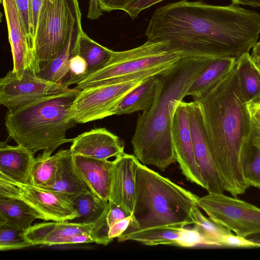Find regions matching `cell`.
Masks as SVG:
<instances>
[{
  "instance_id": "obj_43",
  "label": "cell",
  "mask_w": 260,
  "mask_h": 260,
  "mask_svg": "<svg viewBox=\"0 0 260 260\" xmlns=\"http://www.w3.org/2000/svg\"><path fill=\"white\" fill-rule=\"evenodd\" d=\"M252 48V57L255 58L260 57V41L256 42Z\"/></svg>"
},
{
  "instance_id": "obj_26",
  "label": "cell",
  "mask_w": 260,
  "mask_h": 260,
  "mask_svg": "<svg viewBox=\"0 0 260 260\" xmlns=\"http://www.w3.org/2000/svg\"><path fill=\"white\" fill-rule=\"evenodd\" d=\"M240 88L247 104L260 100V70L249 52L237 59Z\"/></svg>"
},
{
  "instance_id": "obj_16",
  "label": "cell",
  "mask_w": 260,
  "mask_h": 260,
  "mask_svg": "<svg viewBox=\"0 0 260 260\" xmlns=\"http://www.w3.org/2000/svg\"><path fill=\"white\" fill-rule=\"evenodd\" d=\"M110 196L111 201L128 214L133 212L136 196V175L140 161L134 155L123 153L113 160Z\"/></svg>"
},
{
  "instance_id": "obj_15",
  "label": "cell",
  "mask_w": 260,
  "mask_h": 260,
  "mask_svg": "<svg viewBox=\"0 0 260 260\" xmlns=\"http://www.w3.org/2000/svg\"><path fill=\"white\" fill-rule=\"evenodd\" d=\"M117 239L119 242L135 241L149 246L167 245L184 248L204 246L202 238L196 231L184 227L126 230Z\"/></svg>"
},
{
  "instance_id": "obj_29",
  "label": "cell",
  "mask_w": 260,
  "mask_h": 260,
  "mask_svg": "<svg viewBox=\"0 0 260 260\" xmlns=\"http://www.w3.org/2000/svg\"><path fill=\"white\" fill-rule=\"evenodd\" d=\"M71 200L77 216L70 221L85 224L95 222L103 214L108 203L90 190L83 192Z\"/></svg>"
},
{
  "instance_id": "obj_4",
  "label": "cell",
  "mask_w": 260,
  "mask_h": 260,
  "mask_svg": "<svg viewBox=\"0 0 260 260\" xmlns=\"http://www.w3.org/2000/svg\"><path fill=\"white\" fill-rule=\"evenodd\" d=\"M80 90L74 88L8 110L5 124L9 137L18 145L52 154L64 143L68 131L77 123L71 113Z\"/></svg>"
},
{
  "instance_id": "obj_3",
  "label": "cell",
  "mask_w": 260,
  "mask_h": 260,
  "mask_svg": "<svg viewBox=\"0 0 260 260\" xmlns=\"http://www.w3.org/2000/svg\"><path fill=\"white\" fill-rule=\"evenodd\" d=\"M213 58L183 57L173 68L159 75V92L152 106L138 116L131 140L134 155L142 164L165 171L176 161L172 139L175 110Z\"/></svg>"
},
{
  "instance_id": "obj_34",
  "label": "cell",
  "mask_w": 260,
  "mask_h": 260,
  "mask_svg": "<svg viewBox=\"0 0 260 260\" xmlns=\"http://www.w3.org/2000/svg\"><path fill=\"white\" fill-rule=\"evenodd\" d=\"M87 71L86 61L77 53L76 50L70 60L69 74L66 85L69 87L71 85L77 84L84 78Z\"/></svg>"
},
{
  "instance_id": "obj_42",
  "label": "cell",
  "mask_w": 260,
  "mask_h": 260,
  "mask_svg": "<svg viewBox=\"0 0 260 260\" xmlns=\"http://www.w3.org/2000/svg\"><path fill=\"white\" fill-rule=\"evenodd\" d=\"M232 4L249 5L254 7H260V0H231Z\"/></svg>"
},
{
  "instance_id": "obj_13",
  "label": "cell",
  "mask_w": 260,
  "mask_h": 260,
  "mask_svg": "<svg viewBox=\"0 0 260 260\" xmlns=\"http://www.w3.org/2000/svg\"><path fill=\"white\" fill-rule=\"evenodd\" d=\"M172 139L176 161L186 179L206 189V184L196 161L188 120L186 102L177 106L173 118Z\"/></svg>"
},
{
  "instance_id": "obj_36",
  "label": "cell",
  "mask_w": 260,
  "mask_h": 260,
  "mask_svg": "<svg viewBox=\"0 0 260 260\" xmlns=\"http://www.w3.org/2000/svg\"><path fill=\"white\" fill-rule=\"evenodd\" d=\"M25 35L31 45L29 20V0H14Z\"/></svg>"
},
{
  "instance_id": "obj_5",
  "label": "cell",
  "mask_w": 260,
  "mask_h": 260,
  "mask_svg": "<svg viewBox=\"0 0 260 260\" xmlns=\"http://www.w3.org/2000/svg\"><path fill=\"white\" fill-rule=\"evenodd\" d=\"M199 197L169 179L139 162L136 175V196L132 216L126 230L193 224L192 209Z\"/></svg>"
},
{
  "instance_id": "obj_24",
  "label": "cell",
  "mask_w": 260,
  "mask_h": 260,
  "mask_svg": "<svg viewBox=\"0 0 260 260\" xmlns=\"http://www.w3.org/2000/svg\"><path fill=\"white\" fill-rule=\"evenodd\" d=\"M82 28L80 23L72 34L61 53L46 63L37 74L38 75L47 80L66 86L70 71V60L76 51L79 36Z\"/></svg>"
},
{
  "instance_id": "obj_31",
  "label": "cell",
  "mask_w": 260,
  "mask_h": 260,
  "mask_svg": "<svg viewBox=\"0 0 260 260\" xmlns=\"http://www.w3.org/2000/svg\"><path fill=\"white\" fill-rule=\"evenodd\" d=\"M242 170L248 185L260 188V131L254 127L250 145L243 157Z\"/></svg>"
},
{
  "instance_id": "obj_38",
  "label": "cell",
  "mask_w": 260,
  "mask_h": 260,
  "mask_svg": "<svg viewBox=\"0 0 260 260\" xmlns=\"http://www.w3.org/2000/svg\"><path fill=\"white\" fill-rule=\"evenodd\" d=\"M164 0H135L124 10L132 18H136L142 11Z\"/></svg>"
},
{
  "instance_id": "obj_32",
  "label": "cell",
  "mask_w": 260,
  "mask_h": 260,
  "mask_svg": "<svg viewBox=\"0 0 260 260\" xmlns=\"http://www.w3.org/2000/svg\"><path fill=\"white\" fill-rule=\"evenodd\" d=\"M130 216L114 203L109 201L106 209L95 222L93 235L95 243L107 245L112 241L108 237L110 228L118 220Z\"/></svg>"
},
{
  "instance_id": "obj_21",
  "label": "cell",
  "mask_w": 260,
  "mask_h": 260,
  "mask_svg": "<svg viewBox=\"0 0 260 260\" xmlns=\"http://www.w3.org/2000/svg\"><path fill=\"white\" fill-rule=\"evenodd\" d=\"M73 156L70 149L64 150L54 179L49 184L40 188L63 194L71 200L89 191L76 170Z\"/></svg>"
},
{
  "instance_id": "obj_18",
  "label": "cell",
  "mask_w": 260,
  "mask_h": 260,
  "mask_svg": "<svg viewBox=\"0 0 260 260\" xmlns=\"http://www.w3.org/2000/svg\"><path fill=\"white\" fill-rule=\"evenodd\" d=\"M95 223L85 224L69 221L42 222L31 225L24 234L32 246L72 244L73 236L92 232Z\"/></svg>"
},
{
  "instance_id": "obj_1",
  "label": "cell",
  "mask_w": 260,
  "mask_h": 260,
  "mask_svg": "<svg viewBox=\"0 0 260 260\" xmlns=\"http://www.w3.org/2000/svg\"><path fill=\"white\" fill-rule=\"evenodd\" d=\"M260 34V15L237 4L214 6L182 0L156 9L145 31L147 40L166 42L185 57L238 58L249 52Z\"/></svg>"
},
{
  "instance_id": "obj_11",
  "label": "cell",
  "mask_w": 260,
  "mask_h": 260,
  "mask_svg": "<svg viewBox=\"0 0 260 260\" xmlns=\"http://www.w3.org/2000/svg\"><path fill=\"white\" fill-rule=\"evenodd\" d=\"M70 89L63 84L47 80L29 70L20 79L11 70L0 79V104L8 110L13 109Z\"/></svg>"
},
{
  "instance_id": "obj_17",
  "label": "cell",
  "mask_w": 260,
  "mask_h": 260,
  "mask_svg": "<svg viewBox=\"0 0 260 260\" xmlns=\"http://www.w3.org/2000/svg\"><path fill=\"white\" fill-rule=\"evenodd\" d=\"M124 144L106 128L84 132L73 139L70 150L78 154L99 159L117 157L124 152Z\"/></svg>"
},
{
  "instance_id": "obj_19",
  "label": "cell",
  "mask_w": 260,
  "mask_h": 260,
  "mask_svg": "<svg viewBox=\"0 0 260 260\" xmlns=\"http://www.w3.org/2000/svg\"><path fill=\"white\" fill-rule=\"evenodd\" d=\"M73 155L76 170L90 190L101 199L108 202L114 161Z\"/></svg>"
},
{
  "instance_id": "obj_12",
  "label": "cell",
  "mask_w": 260,
  "mask_h": 260,
  "mask_svg": "<svg viewBox=\"0 0 260 260\" xmlns=\"http://www.w3.org/2000/svg\"><path fill=\"white\" fill-rule=\"evenodd\" d=\"M194 154L209 193H223L221 178L213 159L201 109L193 101L186 102Z\"/></svg>"
},
{
  "instance_id": "obj_33",
  "label": "cell",
  "mask_w": 260,
  "mask_h": 260,
  "mask_svg": "<svg viewBox=\"0 0 260 260\" xmlns=\"http://www.w3.org/2000/svg\"><path fill=\"white\" fill-rule=\"evenodd\" d=\"M24 231L17 227L0 225V250L19 249L32 246L24 236Z\"/></svg>"
},
{
  "instance_id": "obj_30",
  "label": "cell",
  "mask_w": 260,
  "mask_h": 260,
  "mask_svg": "<svg viewBox=\"0 0 260 260\" xmlns=\"http://www.w3.org/2000/svg\"><path fill=\"white\" fill-rule=\"evenodd\" d=\"M191 217L192 229L202 238L204 246L219 247V242L222 236L232 233L229 229L204 215L199 206L192 209Z\"/></svg>"
},
{
  "instance_id": "obj_2",
  "label": "cell",
  "mask_w": 260,
  "mask_h": 260,
  "mask_svg": "<svg viewBox=\"0 0 260 260\" xmlns=\"http://www.w3.org/2000/svg\"><path fill=\"white\" fill-rule=\"evenodd\" d=\"M194 101L201 109L210 152L224 190L237 198L249 187L243 176L242 162L253 126L236 66Z\"/></svg>"
},
{
  "instance_id": "obj_39",
  "label": "cell",
  "mask_w": 260,
  "mask_h": 260,
  "mask_svg": "<svg viewBox=\"0 0 260 260\" xmlns=\"http://www.w3.org/2000/svg\"><path fill=\"white\" fill-rule=\"evenodd\" d=\"M135 0H97L98 6L102 11L123 10Z\"/></svg>"
},
{
  "instance_id": "obj_28",
  "label": "cell",
  "mask_w": 260,
  "mask_h": 260,
  "mask_svg": "<svg viewBox=\"0 0 260 260\" xmlns=\"http://www.w3.org/2000/svg\"><path fill=\"white\" fill-rule=\"evenodd\" d=\"M64 150H60L55 154L43 152L35 158L32 166L29 184L42 187L51 183L57 173Z\"/></svg>"
},
{
  "instance_id": "obj_27",
  "label": "cell",
  "mask_w": 260,
  "mask_h": 260,
  "mask_svg": "<svg viewBox=\"0 0 260 260\" xmlns=\"http://www.w3.org/2000/svg\"><path fill=\"white\" fill-rule=\"evenodd\" d=\"M77 53L87 64L85 78L104 67L112 57L114 51L91 39L82 28L79 36Z\"/></svg>"
},
{
  "instance_id": "obj_22",
  "label": "cell",
  "mask_w": 260,
  "mask_h": 260,
  "mask_svg": "<svg viewBox=\"0 0 260 260\" xmlns=\"http://www.w3.org/2000/svg\"><path fill=\"white\" fill-rule=\"evenodd\" d=\"M161 86L159 76L146 79L121 99L114 110L113 115L129 114L149 109L155 102Z\"/></svg>"
},
{
  "instance_id": "obj_40",
  "label": "cell",
  "mask_w": 260,
  "mask_h": 260,
  "mask_svg": "<svg viewBox=\"0 0 260 260\" xmlns=\"http://www.w3.org/2000/svg\"><path fill=\"white\" fill-rule=\"evenodd\" d=\"M133 218L130 215L116 221L109 229L108 237L112 241L115 238L121 235L131 224Z\"/></svg>"
},
{
  "instance_id": "obj_35",
  "label": "cell",
  "mask_w": 260,
  "mask_h": 260,
  "mask_svg": "<svg viewBox=\"0 0 260 260\" xmlns=\"http://www.w3.org/2000/svg\"><path fill=\"white\" fill-rule=\"evenodd\" d=\"M219 247L235 248H259L258 245L247 238L243 237L232 233L222 236L219 242Z\"/></svg>"
},
{
  "instance_id": "obj_7",
  "label": "cell",
  "mask_w": 260,
  "mask_h": 260,
  "mask_svg": "<svg viewBox=\"0 0 260 260\" xmlns=\"http://www.w3.org/2000/svg\"><path fill=\"white\" fill-rule=\"evenodd\" d=\"M80 23L78 0H45L32 45L35 73L61 53Z\"/></svg>"
},
{
  "instance_id": "obj_41",
  "label": "cell",
  "mask_w": 260,
  "mask_h": 260,
  "mask_svg": "<svg viewBox=\"0 0 260 260\" xmlns=\"http://www.w3.org/2000/svg\"><path fill=\"white\" fill-rule=\"evenodd\" d=\"M247 107L254 128L260 131V100L248 104Z\"/></svg>"
},
{
  "instance_id": "obj_10",
  "label": "cell",
  "mask_w": 260,
  "mask_h": 260,
  "mask_svg": "<svg viewBox=\"0 0 260 260\" xmlns=\"http://www.w3.org/2000/svg\"><path fill=\"white\" fill-rule=\"evenodd\" d=\"M146 79L100 85L81 90L72 105L71 114L78 124L112 116L121 99Z\"/></svg>"
},
{
  "instance_id": "obj_8",
  "label": "cell",
  "mask_w": 260,
  "mask_h": 260,
  "mask_svg": "<svg viewBox=\"0 0 260 260\" xmlns=\"http://www.w3.org/2000/svg\"><path fill=\"white\" fill-rule=\"evenodd\" d=\"M198 204L211 219L238 236L260 234L259 208L223 193H208L199 198Z\"/></svg>"
},
{
  "instance_id": "obj_25",
  "label": "cell",
  "mask_w": 260,
  "mask_h": 260,
  "mask_svg": "<svg viewBox=\"0 0 260 260\" xmlns=\"http://www.w3.org/2000/svg\"><path fill=\"white\" fill-rule=\"evenodd\" d=\"M41 214L24 202L16 199L0 197V225H9L26 230Z\"/></svg>"
},
{
  "instance_id": "obj_37",
  "label": "cell",
  "mask_w": 260,
  "mask_h": 260,
  "mask_svg": "<svg viewBox=\"0 0 260 260\" xmlns=\"http://www.w3.org/2000/svg\"><path fill=\"white\" fill-rule=\"evenodd\" d=\"M44 1L45 0H29V20L32 45L36 33L39 12Z\"/></svg>"
},
{
  "instance_id": "obj_23",
  "label": "cell",
  "mask_w": 260,
  "mask_h": 260,
  "mask_svg": "<svg viewBox=\"0 0 260 260\" xmlns=\"http://www.w3.org/2000/svg\"><path fill=\"white\" fill-rule=\"evenodd\" d=\"M237 58H213L191 85L186 96L199 98L214 86L235 68Z\"/></svg>"
},
{
  "instance_id": "obj_9",
  "label": "cell",
  "mask_w": 260,
  "mask_h": 260,
  "mask_svg": "<svg viewBox=\"0 0 260 260\" xmlns=\"http://www.w3.org/2000/svg\"><path fill=\"white\" fill-rule=\"evenodd\" d=\"M0 197L20 200L26 203L42 217L43 220L71 221L77 212L72 200L59 193L16 182L0 176Z\"/></svg>"
},
{
  "instance_id": "obj_45",
  "label": "cell",
  "mask_w": 260,
  "mask_h": 260,
  "mask_svg": "<svg viewBox=\"0 0 260 260\" xmlns=\"http://www.w3.org/2000/svg\"><path fill=\"white\" fill-rule=\"evenodd\" d=\"M256 65L260 70V57L253 58Z\"/></svg>"
},
{
  "instance_id": "obj_44",
  "label": "cell",
  "mask_w": 260,
  "mask_h": 260,
  "mask_svg": "<svg viewBox=\"0 0 260 260\" xmlns=\"http://www.w3.org/2000/svg\"><path fill=\"white\" fill-rule=\"evenodd\" d=\"M247 239L256 243L260 247V234L254 235L247 237Z\"/></svg>"
},
{
  "instance_id": "obj_20",
  "label": "cell",
  "mask_w": 260,
  "mask_h": 260,
  "mask_svg": "<svg viewBox=\"0 0 260 260\" xmlns=\"http://www.w3.org/2000/svg\"><path fill=\"white\" fill-rule=\"evenodd\" d=\"M35 153L22 145L0 143V176L12 181L29 184V176L35 160Z\"/></svg>"
},
{
  "instance_id": "obj_14",
  "label": "cell",
  "mask_w": 260,
  "mask_h": 260,
  "mask_svg": "<svg viewBox=\"0 0 260 260\" xmlns=\"http://www.w3.org/2000/svg\"><path fill=\"white\" fill-rule=\"evenodd\" d=\"M6 19L13 59L12 71L18 79L24 72H34L35 59L31 45L25 35L14 0H1Z\"/></svg>"
},
{
  "instance_id": "obj_6",
  "label": "cell",
  "mask_w": 260,
  "mask_h": 260,
  "mask_svg": "<svg viewBox=\"0 0 260 260\" xmlns=\"http://www.w3.org/2000/svg\"><path fill=\"white\" fill-rule=\"evenodd\" d=\"M184 57L170 51L166 42L147 40L133 49L115 51L103 68L80 81L78 90L103 84H115L163 74Z\"/></svg>"
}]
</instances>
